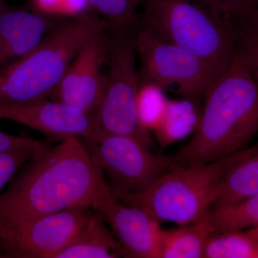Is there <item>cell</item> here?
Wrapping results in <instances>:
<instances>
[{"mask_svg": "<svg viewBox=\"0 0 258 258\" xmlns=\"http://www.w3.org/2000/svg\"><path fill=\"white\" fill-rule=\"evenodd\" d=\"M113 192L81 139L47 145L0 194V230L76 207L97 210Z\"/></svg>", "mask_w": 258, "mask_h": 258, "instance_id": "1", "label": "cell"}, {"mask_svg": "<svg viewBox=\"0 0 258 258\" xmlns=\"http://www.w3.org/2000/svg\"><path fill=\"white\" fill-rule=\"evenodd\" d=\"M205 99L192 138L170 157L176 166L206 164L240 152L258 132V83L238 52Z\"/></svg>", "mask_w": 258, "mask_h": 258, "instance_id": "2", "label": "cell"}, {"mask_svg": "<svg viewBox=\"0 0 258 258\" xmlns=\"http://www.w3.org/2000/svg\"><path fill=\"white\" fill-rule=\"evenodd\" d=\"M106 28L92 10L56 24L35 48L0 66V105L48 98L83 44Z\"/></svg>", "mask_w": 258, "mask_h": 258, "instance_id": "3", "label": "cell"}, {"mask_svg": "<svg viewBox=\"0 0 258 258\" xmlns=\"http://www.w3.org/2000/svg\"><path fill=\"white\" fill-rule=\"evenodd\" d=\"M144 13L137 25L163 41L203 57L220 74L237 53L230 22L203 0H143Z\"/></svg>", "mask_w": 258, "mask_h": 258, "instance_id": "4", "label": "cell"}, {"mask_svg": "<svg viewBox=\"0 0 258 258\" xmlns=\"http://www.w3.org/2000/svg\"><path fill=\"white\" fill-rule=\"evenodd\" d=\"M244 149L206 164L176 166L144 191L115 194V196L122 203L144 210L159 222L184 225L198 221L216 203L226 171L242 156Z\"/></svg>", "mask_w": 258, "mask_h": 258, "instance_id": "5", "label": "cell"}, {"mask_svg": "<svg viewBox=\"0 0 258 258\" xmlns=\"http://www.w3.org/2000/svg\"><path fill=\"white\" fill-rule=\"evenodd\" d=\"M108 72L104 92L94 114L101 133L133 137L150 148L151 132L139 122L137 98L140 80L137 67V23L107 28Z\"/></svg>", "mask_w": 258, "mask_h": 258, "instance_id": "6", "label": "cell"}, {"mask_svg": "<svg viewBox=\"0 0 258 258\" xmlns=\"http://www.w3.org/2000/svg\"><path fill=\"white\" fill-rule=\"evenodd\" d=\"M139 79L163 89L175 86L183 98H205L221 74L210 62L183 47L159 40L137 23Z\"/></svg>", "mask_w": 258, "mask_h": 258, "instance_id": "7", "label": "cell"}, {"mask_svg": "<svg viewBox=\"0 0 258 258\" xmlns=\"http://www.w3.org/2000/svg\"><path fill=\"white\" fill-rule=\"evenodd\" d=\"M81 140L116 195L141 192L176 166L170 157L154 154L133 137L101 134Z\"/></svg>", "mask_w": 258, "mask_h": 258, "instance_id": "8", "label": "cell"}, {"mask_svg": "<svg viewBox=\"0 0 258 258\" xmlns=\"http://www.w3.org/2000/svg\"><path fill=\"white\" fill-rule=\"evenodd\" d=\"M92 212L76 207L0 230V250L7 258H57L81 233Z\"/></svg>", "mask_w": 258, "mask_h": 258, "instance_id": "9", "label": "cell"}, {"mask_svg": "<svg viewBox=\"0 0 258 258\" xmlns=\"http://www.w3.org/2000/svg\"><path fill=\"white\" fill-rule=\"evenodd\" d=\"M108 55L106 29L83 44L48 98L94 113L104 92L106 75L102 69L108 60Z\"/></svg>", "mask_w": 258, "mask_h": 258, "instance_id": "10", "label": "cell"}, {"mask_svg": "<svg viewBox=\"0 0 258 258\" xmlns=\"http://www.w3.org/2000/svg\"><path fill=\"white\" fill-rule=\"evenodd\" d=\"M0 120L26 125L57 142L71 138L92 139L101 134L94 113L49 98L0 105Z\"/></svg>", "mask_w": 258, "mask_h": 258, "instance_id": "11", "label": "cell"}, {"mask_svg": "<svg viewBox=\"0 0 258 258\" xmlns=\"http://www.w3.org/2000/svg\"><path fill=\"white\" fill-rule=\"evenodd\" d=\"M118 240L124 257L160 258V222L111 195L97 210Z\"/></svg>", "mask_w": 258, "mask_h": 258, "instance_id": "12", "label": "cell"}, {"mask_svg": "<svg viewBox=\"0 0 258 258\" xmlns=\"http://www.w3.org/2000/svg\"><path fill=\"white\" fill-rule=\"evenodd\" d=\"M57 23L28 5H7L0 13V66L35 48Z\"/></svg>", "mask_w": 258, "mask_h": 258, "instance_id": "13", "label": "cell"}, {"mask_svg": "<svg viewBox=\"0 0 258 258\" xmlns=\"http://www.w3.org/2000/svg\"><path fill=\"white\" fill-rule=\"evenodd\" d=\"M124 257L123 249L99 212L93 210L79 236L57 258H116Z\"/></svg>", "mask_w": 258, "mask_h": 258, "instance_id": "14", "label": "cell"}, {"mask_svg": "<svg viewBox=\"0 0 258 258\" xmlns=\"http://www.w3.org/2000/svg\"><path fill=\"white\" fill-rule=\"evenodd\" d=\"M210 212L198 221L160 234V258H201L208 239L216 232Z\"/></svg>", "mask_w": 258, "mask_h": 258, "instance_id": "15", "label": "cell"}, {"mask_svg": "<svg viewBox=\"0 0 258 258\" xmlns=\"http://www.w3.org/2000/svg\"><path fill=\"white\" fill-rule=\"evenodd\" d=\"M258 193V144L244 149L226 171L220 197L215 205L235 203Z\"/></svg>", "mask_w": 258, "mask_h": 258, "instance_id": "16", "label": "cell"}, {"mask_svg": "<svg viewBox=\"0 0 258 258\" xmlns=\"http://www.w3.org/2000/svg\"><path fill=\"white\" fill-rule=\"evenodd\" d=\"M193 99L169 100L160 121L152 131L161 148H166L195 132L201 113Z\"/></svg>", "mask_w": 258, "mask_h": 258, "instance_id": "17", "label": "cell"}, {"mask_svg": "<svg viewBox=\"0 0 258 258\" xmlns=\"http://www.w3.org/2000/svg\"><path fill=\"white\" fill-rule=\"evenodd\" d=\"M210 219L216 232L243 231L258 226V193L235 203L215 205Z\"/></svg>", "mask_w": 258, "mask_h": 258, "instance_id": "18", "label": "cell"}, {"mask_svg": "<svg viewBox=\"0 0 258 258\" xmlns=\"http://www.w3.org/2000/svg\"><path fill=\"white\" fill-rule=\"evenodd\" d=\"M205 258H258V240L247 231L215 232L205 245Z\"/></svg>", "mask_w": 258, "mask_h": 258, "instance_id": "19", "label": "cell"}, {"mask_svg": "<svg viewBox=\"0 0 258 258\" xmlns=\"http://www.w3.org/2000/svg\"><path fill=\"white\" fill-rule=\"evenodd\" d=\"M229 22L235 34L237 52L258 83V13Z\"/></svg>", "mask_w": 258, "mask_h": 258, "instance_id": "20", "label": "cell"}, {"mask_svg": "<svg viewBox=\"0 0 258 258\" xmlns=\"http://www.w3.org/2000/svg\"><path fill=\"white\" fill-rule=\"evenodd\" d=\"M168 101L165 90L156 83L140 80L137 108L139 122L144 129L152 132L156 128L164 115Z\"/></svg>", "mask_w": 258, "mask_h": 258, "instance_id": "21", "label": "cell"}, {"mask_svg": "<svg viewBox=\"0 0 258 258\" xmlns=\"http://www.w3.org/2000/svg\"><path fill=\"white\" fill-rule=\"evenodd\" d=\"M90 9L106 21L107 28L137 23L136 10L143 0H87Z\"/></svg>", "mask_w": 258, "mask_h": 258, "instance_id": "22", "label": "cell"}, {"mask_svg": "<svg viewBox=\"0 0 258 258\" xmlns=\"http://www.w3.org/2000/svg\"><path fill=\"white\" fill-rule=\"evenodd\" d=\"M47 146V144L40 148H20L0 153V194L24 164Z\"/></svg>", "mask_w": 258, "mask_h": 258, "instance_id": "23", "label": "cell"}, {"mask_svg": "<svg viewBox=\"0 0 258 258\" xmlns=\"http://www.w3.org/2000/svg\"><path fill=\"white\" fill-rule=\"evenodd\" d=\"M217 15L230 21L258 13V0H203Z\"/></svg>", "mask_w": 258, "mask_h": 258, "instance_id": "24", "label": "cell"}, {"mask_svg": "<svg viewBox=\"0 0 258 258\" xmlns=\"http://www.w3.org/2000/svg\"><path fill=\"white\" fill-rule=\"evenodd\" d=\"M46 144L37 139L13 135L0 131V153L20 148H40Z\"/></svg>", "mask_w": 258, "mask_h": 258, "instance_id": "25", "label": "cell"}, {"mask_svg": "<svg viewBox=\"0 0 258 258\" xmlns=\"http://www.w3.org/2000/svg\"><path fill=\"white\" fill-rule=\"evenodd\" d=\"M64 3V0H28V6L37 13L55 18L63 13Z\"/></svg>", "mask_w": 258, "mask_h": 258, "instance_id": "26", "label": "cell"}, {"mask_svg": "<svg viewBox=\"0 0 258 258\" xmlns=\"http://www.w3.org/2000/svg\"><path fill=\"white\" fill-rule=\"evenodd\" d=\"M247 232H248L249 235L254 237V238L257 239L258 240V226L255 227H253V228L249 229V230H247Z\"/></svg>", "mask_w": 258, "mask_h": 258, "instance_id": "27", "label": "cell"}, {"mask_svg": "<svg viewBox=\"0 0 258 258\" xmlns=\"http://www.w3.org/2000/svg\"><path fill=\"white\" fill-rule=\"evenodd\" d=\"M6 2L5 0H0V13H2L3 10L5 9V7L7 6Z\"/></svg>", "mask_w": 258, "mask_h": 258, "instance_id": "28", "label": "cell"}, {"mask_svg": "<svg viewBox=\"0 0 258 258\" xmlns=\"http://www.w3.org/2000/svg\"><path fill=\"white\" fill-rule=\"evenodd\" d=\"M0 258H7L5 254L1 250H0Z\"/></svg>", "mask_w": 258, "mask_h": 258, "instance_id": "29", "label": "cell"}]
</instances>
